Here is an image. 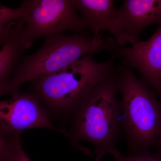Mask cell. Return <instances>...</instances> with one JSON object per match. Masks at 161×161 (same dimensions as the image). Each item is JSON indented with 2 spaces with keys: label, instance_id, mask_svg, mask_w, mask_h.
I'll list each match as a JSON object with an SVG mask.
<instances>
[{
  "label": "cell",
  "instance_id": "cell-1",
  "mask_svg": "<svg viewBox=\"0 0 161 161\" xmlns=\"http://www.w3.org/2000/svg\"><path fill=\"white\" fill-rule=\"evenodd\" d=\"M116 66L81 100L69 116V137L76 147L86 142L95 149L96 161H102L115 148L122 130L120 101L117 99Z\"/></svg>",
  "mask_w": 161,
  "mask_h": 161
},
{
  "label": "cell",
  "instance_id": "cell-8",
  "mask_svg": "<svg viewBox=\"0 0 161 161\" xmlns=\"http://www.w3.org/2000/svg\"><path fill=\"white\" fill-rule=\"evenodd\" d=\"M119 10L118 28L114 36L119 45L135 44L146 27L161 25V0H125Z\"/></svg>",
  "mask_w": 161,
  "mask_h": 161
},
{
  "label": "cell",
  "instance_id": "cell-13",
  "mask_svg": "<svg viewBox=\"0 0 161 161\" xmlns=\"http://www.w3.org/2000/svg\"><path fill=\"white\" fill-rule=\"evenodd\" d=\"M159 142L160 146H161V136H160V138Z\"/></svg>",
  "mask_w": 161,
  "mask_h": 161
},
{
  "label": "cell",
  "instance_id": "cell-2",
  "mask_svg": "<svg viewBox=\"0 0 161 161\" xmlns=\"http://www.w3.org/2000/svg\"><path fill=\"white\" fill-rule=\"evenodd\" d=\"M118 47L114 39L90 36L85 32L54 34L44 37L42 47L31 54L24 56L9 83L0 95L9 96L21 92V87L64 68L91 53H112Z\"/></svg>",
  "mask_w": 161,
  "mask_h": 161
},
{
  "label": "cell",
  "instance_id": "cell-6",
  "mask_svg": "<svg viewBox=\"0 0 161 161\" xmlns=\"http://www.w3.org/2000/svg\"><path fill=\"white\" fill-rule=\"evenodd\" d=\"M35 128L54 130L68 137L66 130L51 121L50 114L36 96L30 92H20L0 102V135L20 132Z\"/></svg>",
  "mask_w": 161,
  "mask_h": 161
},
{
  "label": "cell",
  "instance_id": "cell-7",
  "mask_svg": "<svg viewBox=\"0 0 161 161\" xmlns=\"http://www.w3.org/2000/svg\"><path fill=\"white\" fill-rule=\"evenodd\" d=\"M112 55L136 71L146 85L161 94V25L147 41L118 47Z\"/></svg>",
  "mask_w": 161,
  "mask_h": 161
},
{
  "label": "cell",
  "instance_id": "cell-4",
  "mask_svg": "<svg viewBox=\"0 0 161 161\" xmlns=\"http://www.w3.org/2000/svg\"><path fill=\"white\" fill-rule=\"evenodd\" d=\"M117 86L120 93L122 130L131 153L159 145L161 136V100L125 65L116 66ZM161 95V94H160Z\"/></svg>",
  "mask_w": 161,
  "mask_h": 161
},
{
  "label": "cell",
  "instance_id": "cell-9",
  "mask_svg": "<svg viewBox=\"0 0 161 161\" xmlns=\"http://www.w3.org/2000/svg\"><path fill=\"white\" fill-rule=\"evenodd\" d=\"M88 28L95 36L106 31L115 35L118 28L119 10L112 0H72Z\"/></svg>",
  "mask_w": 161,
  "mask_h": 161
},
{
  "label": "cell",
  "instance_id": "cell-10",
  "mask_svg": "<svg viewBox=\"0 0 161 161\" xmlns=\"http://www.w3.org/2000/svg\"><path fill=\"white\" fill-rule=\"evenodd\" d=\"M23 19L16 21L14 29L2 45L0 51V90L4 88L14 75L26 48L21 38Z\"/></svg>",
  "mask_w": 161,
  "mask_h": 161
},
{
  "label": "cell",
  "instance_id": "cell-5",
  "mask_svg": "<svg viewBox=\"0 0 161 161\" xmlns=\"http://www.w3.org/2000/svg\"><path fill=\"white\" fill-rule=\"evenodd\" d=\"M72 0H26L17 8L23 19L21 38L26 49L39 38L70 31L85 32L86 23L77 14Z\"/></svg>",
  "mask_w": 161,
  "mask_h": 161
},
{
  "label": "cell",
  "instance_id": "cell-3",
  "mask_svg": "<svg viewBox=\"0 0 161 161\" xmlns=\"http://www.w3.org/2000/svg\"><path fill=\"white\" fill-rule=\"evenodd\" d=\"M95 54L32 81L29 92L37 96L49 114L69 117L81 100L115 68V56L99 62L94 60Z\"/></svg>",
  "mask_w": 161,
  "mask_h": 161
},
{
  "label": "cell",
  "instance_id": "cell-12",
  "mask_svg": "<svg viewBox=\"0 0 161 161\" xmlns=\"http://www.w3.org/2000/svg\"><path fill=\"white\" fill-rule=\"evenodd\" d=\"M110 154L113 156L115 161H161L160 153H152L148 150L125 156L115 148L111 151Z\"/></svg>",
  "mask_w": 161,
  "mask_h": 161
},
{
  "label": "cell",
  "instance_id": "cell-11",
  "mask_svg": "<svg viewBox=\"0 0 161 161\" xmlns=\"http://www.w3.org/2000/svg\"><path fill=\"white\" fill-rule=\"evenodd\" d=\"M21 134L0 135V161H32L23 150Z\"/></svg>",
  "mask_w": 161,
  "mask_h": 161
}]
</instances>
